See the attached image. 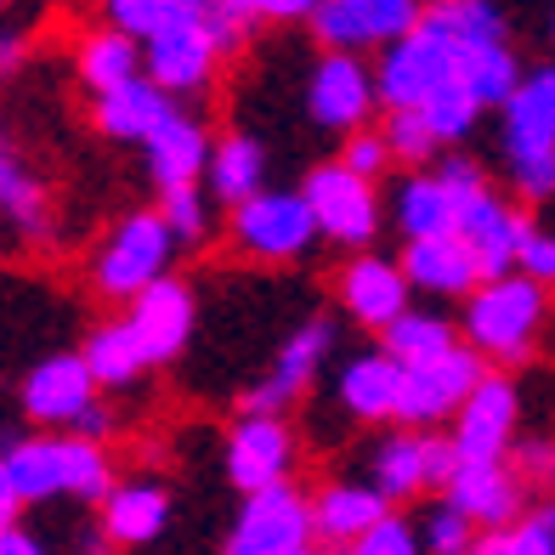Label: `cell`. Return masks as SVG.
Segmentation results:
<instances>
[{
    "mask_svg": "<svg viewBox=\"0 0 555 555\" xmlns=\"http://www.w3.org/2000/svg\"><path fill=\"white\" fill-rule=\"evenodd\" d=\"M539 330H544V284H533V278L504 272V278H482L470 289L465 340L476 358L521 363L539 346Z\"/></svg>",
    "mask_w": 555,
    "mask_h": 555,
    "instance_id": "1",
    "label": "cell"
},
{
    "mask_svg": "<svg viewBox=\"0 0 555 555\" xmlns=\"http://www.w3.org/2000/svg\"><path fill=\"white\" fill-rule=\"evenodd\" d=\"M17 499H103L114 488L103 448L86 437H35L7 453Z\"/></svg>",
    "mask_w": 555,
    "mask_h": 555,
    "instance_id": "2",
    "label": "cell"
},
{
    "mask_svg": "<svg viewBox=\"0 0 555 555\" xmlns=\"http://www.w3.org/2000/svg\"><path fill=\"white\" fill-rule=\"evenodd\" d=\"M504 154H511V176L527 198H550L555 188V74L539 68L516 80L504 96Z\"/></svg>",
    "mask_w": 555,
    "mask_h": 555,
    "instance_id": "3",
    "label": "cell"
},
{
    "mask_svg": "<svg viewBox=\"0 0 555 555\" xmlns=\"http://www.w3.org/2000/svg\"><path fill=\"white\" fill-rule=\"evenodd\" d=\"M170 256H176V244H170L165 221L154 210L125 216L108 233L103 256H96V289H103L108 300H137L147 284H159V278H165Z\"/></svg>",
    "mask_w": 555,
    "mask_h": 555,
    "instance_id": "4",
    "label": "cell"
},
{
    "mask_svg": "<svg viewBox=\"0 0 555 555\" xmlns=\"http://www.w3.org/2000/svg\"><path fill=\"white\" fill-rule=\"evenodd\" d=\"M516 420H521V402H516V386L499 380V374H482L470 386V397L453 409V460L460 465H493L511 453V437H516Z\"/></svg>",
    "mask_w": 555,
    "mask_h": 555,
    "instance_id": "5",
    "label": "cell"
},
{
    "mask_svg": "<svg viewBox=\"0 0 555 555\" xmlns=\"http://www.w3.org/2000/svg\"><path fill=\"white\" fill-rule=\"evenodd\" d=\"M300 205H307L312 227L318 233H330L335 244H369L380 233V198H374V182L363 176H351L340 165H318L307 176V188H300Z\"/></svg>",
    "mask_w": 555,
    "mask_h": 555,
    "instance_id": "6",
    "label": "cell"
},
{
    "mask_svg": "<svg viewBox=\"0 0 555 555\" xmlns=\"http://www.w3.org/2000/svg\"><path fill=\"white\" fill-rule=\"evenodd\" d=\"M233 238H238L244 256H256V261H295L312 249L318 227H312L307 205H300V193L261 188L256 198L233 205Z\"/></svg>",
    "mask_w": 555,
    "mask_h": 555,
    "instance_id": "7",
    "label": "cell"
},
{
    "mask_svg": "<svg viewBox=\"0 0 555 555\" xmlns=\"http://www.w3.org/2000/svg\"><path fill=\"white\" fill-rule=\"evenodd\" d=\"M312 550V516L307 499H300L289 482L249 493L244 516L233 521V539H227L221 555H300Z\"/></svg>",
    "mask_w": 555,
    "mask_h": 555,
    "instance_id": "8",
    "label": "cell"
},
{
    "mask_svg": "<svg viewBox=\"0 0 555 555\" xmlns=\"http://www.w3.org/2000/svg\"><path fill=\"white\" fill-rule=\"evenodd\" d=\"M420 23V0H318L312 7V35L330 52H369L391 46Z\"/></svg>",
    "mask_w": 555,
    "mask_h": 555,
    "instance_id": "9",
    "label": "cell"
},
{
    "mask_svg": "<svg viewBox=\"0 0 555 555\" xmlns=\"http://www.w3.org/2000/svg\"><path fill=\"white\" fill-rule=\"evenodd\" d=\"M448 80H453V52L414 23L402 40L386 46L380 68H374V103H386L391 114L397 108H420L425 96H431L437 86H448Z\"/></svg>",
    "mask_w": 555,
    "mask_h": 555,
    "instance_id": "10",
    "label": "cell"
},
{
    "mask_svg": "<svg viewBox=\"0 0 555 555\" xmlns=\"http://www.w3.org/2000/svg\"><path fill=\"white\" fill-rule=\"evenodd\" d=\"M205 7V0H198ZM221 52H216V40L205 29V17H182V23H170V29H159L154 40H142V80L147 86H159L165 96H182V91H205L210 86V74H216Z\"/></svg>",
    "mask_w": 555,
    "mask_h": 555,
    "instance_id": "11",
    "label": "cell"
},
{
    "mask_svg": "<svg viewBox=\"0 0 555 555\" xmlns=\"http://www.w3.org/2000/svg\"><path fill=\"white\" fill-rule=\"evenodd\" d=\"M482 374H488L482 358H476V351H465V346H453L448 358H437V363L402 369L397 414H391V420H402V425H437V420H448V414L470 397V386L482 380Z\"/></svg>",
    "mask_w": 555,
    "mask_h": 555,
    "instance_id": "12",
    "label": "cell"
},
{
    "mask_svg": "<svg viewBox=\"0 0 555 555\" xmlns=\"http://www.w3.org/2000/svg\"><path fill=\"white\" fill-rule=\"evenodd\" d=\"M119 330L131 335L142 363H170L193 335V289L182 278H159V284H147L131 300V318H125Z\"/></svg>",
    "mask_w": 555,
    "mask_h": 555,
    "instance_id": "13",
    "label": "cell"
},
{
    "mask_svg": "<svg viewBox=\"0 0 555 555\" xmlns=\"http://www.w3.org/2000/svg\"><path fill=\"white\" fill-rule=\"evenodd\" d=\"M527 233H533L527 216L511 210L504 198H493L488 188L470 193L465 205L453 210V238L470 249V261H476V272H482V278H504V272H511Z\"/></svg>",
    "mask_w": 555,
    "mask_h": 555,
    "instance_id": "14",
    "label": "cell"
},
{
    "mask_svg": "<svg viewBox=\"0 0 555 555\" xmlns=\"http://www.w3.org/2000/svg\"><path fill=\"white\" fill-rule=\"evenodd\" d=\"M374 108V74L351 57V52H330L312 80H307V114L330 131H363V119Z\"/></svg>",
    "mask_w": 555,
    "mask_h": 555,
    "instance_id": "15",
    "label": "cell"
},
{
    "mask_svg": "<svg viewBox=\"0 0 555 555\" xmlns=\"http://www.w3.org/2000/svg\"><path fill=\"white\" fill-rule=\"evenodd\" d=\"M295 465V437L278 414H244L233 442H227V470L244 493H261L278 488Z\"/></svg>",
    "mask_w": 555,
    "mask_h": 555,
    "instance_id": "16",
    "label": "cell"
},
{
    "mask_svg": "<svg viewBox=\"0 0 555 555\" xmlns=\"http://www.w3.org/2000/svg\"><path fill=\"white\" fill-rule=\"evenodd\" d=\"M448 504L460 511L470 527L482 533H504L521 511V482L511 476V465L493 460V465H460L448 476Z\"/></svg>",
    "mask_w": 555,
    "mask_h": 555,
    "instance_id": "17",
    "label": "cell"
},
{
    "mask_svg": "<svg viewBox=\"0 0 555 555\" xmlns=\"http://www.w3.org/2000/svg\"><path fill=\"white\" fill-rule=\"evenodd\" d=\"M330 346H335V323H300V330L284 340V351H278V363H272V374L249 391V414H278L284 402H295L300 391L312 386V374H318V363L330 358Z\"/></svg>",
    "mask_w": 555,
    "mask_h": 555,
    "instance_id": "18",
    "label": "cell"
},
{
    "mask_svg": "<svg viewBox=\"0 0 555 555\" xmlns=\"http://www.w3.org/2000/svg\"><path fill=\"white\" fill-rule=\"evenodd\" d=\"M96 402V386L80 363V351H63V358H46L29 380H23V409L40 425H74Z\"/></svg>",
    "mask_w": 555,
    "mask_h": 555,
    "instance_id": "19",
    "label": "cell"
},
{
    "mask_svg": "<svg viewBox=\"0 0 555 555\" xmlns=\"http://www.w3.org/2000/svg\"><path fill=\"white\" fill-rule=\"evenodd\" d=\"M340 300L346 312L369 323V330H386L391 318L409 312V284H402L397 261H380V256H358L346 272H340Z\"/></svg>",
    "mask_w": 555,
    "mask_h": 555,
    "instance_id": "20",
    "label": "cell"
},
{
    "mask_svg": "<svg viewBox=\"0 0 555 555\" xmlns=\"http://www.w3.org/2000/svg\"><path fill=\"white\" fill-rule=\"evenodd\" d=\"M147 147V170H154L159 193H176V188H198L205 176V159H210V137L205 125L188 119V114H170L154 137L142 142Z\"/></svg>",
    "mask_w": 555,
    "mask_h": 555,
    "instance_id": "21",
    "label": "cell"
},
{
    "mask_svg": "<svg viewBox=\"0 0 555 555\" xmlns=\"http://www.w3.org/2000/svg\"><path fill=\"white\" fill-rule=\"evenodd\" d=\"M402 284L409 289H425V295H470L482 284V272H476L470 249L460 238H414L402 249Z\"/></svg>",
    "mask_w": 555,
    "mask_h": 555,
    "instance_id": "22",
    "label": "cell"
},
{
    "mask_svg": "<svg viewBox=\"0 0 555 555\" xmlns=\"http://www.w3.org/2000/svg\"><path fill=\"white\" fill-rule=\"evenodd\" d=\"M170 114H176V103H170L159 86H147L142 74L96 96V125H103L114 142H147Z\"/></svg>",
    "mask_w": 555,
    "mask_h": 555,
    "instance_id": "23",
    "label": "cell"
},
{
    "mask_svg": "<svg viewBox=\"0 0 555 555\" xmlns=\"http://www.w3.org/2000/svg\"><path fill=\"white\" fill-rule=\"evenodd\" d=\"M165 521H170V499L154 482H125V488L103 493V533L125 550L154 544L165 533Z\"/></svg>",
    "mask_w": 555,
    "mask_h": 555,
    "instance_id": "24",
    "label": "cell"
},
{
    "mask_svg": "<svg viewBox=\"0 0 555 555\" xmlns=\"http://www.w3.org/2000/svg\"><path fill=\"white\" fill-rule=\"evenodd\" d=\"M307 516H312V533L323 539H335V544H351L358 533H369L386 511V499L374 493V488H358V482H335V488H323L312 504H307Z\"/></svg>",
    "mask_w": 555,
    "mask_h": 555,
    "instance_id": "25",
    "label": "cell"
},
{
    "mask_svg": "<svg viewBox=\"0 0 555 555\" xmlns=\"http://www.w3.org/2000/svg\"><path fill=\"white\" fill-rule=\"evenodd\" d=\"M205 182L221 205H244L267 188V154L256 137H221L210 142V159H205Z\"/></svg>",
    "mask_w": 555,
    "mask_h": 555,
    "instance_id": "26",
    "label": "cell"
},
{
    "mask_svg": "<svg viewBox=\"0 0 555 555\" xmlns=\"http://www.w3.org/2000/svg\"><path fill=\"white\" fill-rule=\"evenodd\" d=\"M420 29L437 35L448 52H470V46L504 40V17L493 0H437V7H420Z\"/></svg>",
    "mask_w": 555,
    "mask_h": 555,
    "instance_id": "27",
    "label": "cell"
},
{
    "mask_svg": "<svg viewBox=\"0 0 555 555\" xmlns=\"http://www.w3.org/2000/svg\"><path fill=\"white\" fill-rule=\"evenodd\" d=\"M397 386H402V369L386 351L351 358L346 374H340V402H346V414H358V420H391L397 414Z\"/></svg>",
    "mask_w": 555,
    "mask_h": 555,
    "instance_id": "28",
    "label": "cell"
},
{
    "mask_svg": "<svg viewBox=\"0 0 555 555\" xmlns=\"http://www.w3.org/2000/svg\"><path fill=\"white\" fill-rule=\"evenodd\" d=\"M453 74H460V86L476 96V108H499L504 96L516 91L521 63H516V52H511V40H493V46L453 52Z\"/></svg>",
    "mask_w": 555,
    "mask_h": 555,
    "instance_id": "29",
    "label": "cell"
},
{
    "mask_svg": "<svg viewBox=\"0 0 555 555\" xmlns=\"http://www.w3.org/2000/svg\"><path fill=\"white\" fill-rule=\"evenodd\" d=\"M0 216H7L23 238H40L46 227H52V205H46L40 176H29V165L12 154V142H0Z\"/></svg>",
    "mask_w": 555,
    "mask_h": 555,
    "instance_id": "30",
    "label": "cell"
},
{
    "mask_svg": "<svg viewBox=\"0 0 555 555\" xmlns=\"http://www.w3.org/2000/svg\"><path fill=\"white\" fill-rule=\"evenodd\" d=\"M74 68H80V80L103 96V91H114V86H125V80H137V74H142V46L114 35V29H96V35H86Z\"/></svg>",
    "mask_w": 555,
    "mask_h": 555,
    "instance_id": "31",
    "label": "cell"
},
{
    "mask_svg": "<svg viewBox=\"0 0 555 555\" xmlns=\"http://www.w3.org/2000/svg\"><path fill=\"white\" fill-rule=\"evenodd\" d=\"M453 351V330L437 312H402L386 323V358L397 369H420V363H437Z\"/></svg>",
    "mask_w": 555,
    "mask_h": 555,
    "instance_id": "32",
    "label": "cell"
},
{
    "mask_svg": "<svg viewBox=\"0 0 555 555\" xmlns=\"http://www.w3.org/2000/svg\"><path fill=\"white\" fill-rule=\"evenodd\" d=\"M397 227L414 238H453V198L442 193L437 176H414L397 193Z\"/></svg>",
    "mask_w": 555,
    "mask_h": 555,
    "instance_id": "33",
    "label": "cell"
},
{
    "mask_svg": "<svg viewBox=\"0 0 555 555\" xmlns=\"http://www.w3.org/2000/svg\"><path fill=\"white\" fill-rule=\"evenodd\" d=\"M80 363H86V374H91V386L96 391H119V386H131L137 374L147 369L142 358H137V346H131V335L119 330V323H103L91 340H86V351H80Z\"/></svg>",
    "mask_w": 555,
    "mask_h": 555,
    "instance_id": "34",
    "label": "cell"
},
{
    "mask_svg": "<svg viewBox=\"0 0 555 555\" xmlns=\"http://www.w3.org/2000/svg\"><path fill=\"white\" fill-rule=\"evenodd\" d=\"M374 493H380L386 504L391 499H414L425 488L420 476V437H386L380 448H374Z\"/></svg>",
    "mask_w": 555,
    "mask_h": 555,
    "instance_id": "35",
    "label": "cell"
},
{
    "mask_svg": "<svg viewBox=\"0 0 555 555\" xmlns=\"http://www.w3.org/2000/svg\"><path fill=\"white\" fill-rule=\"evenodd\" d=\"M198 12V0H108V29L125 35V40H154L159 29L182 23Z\"/></svg>",
    "mask_w": 555,
    "mask_h": 555,
    "instance_id": "36",
    "label": "cell"
},
{
    "mask_svg": "<svg viewBox=\"0 0 555 555\" xmlns=\"http://www.w3.org/2000/svg\"><path fill=\"white\" fill-rule=\"evenodd\" d=\"M414 114L425 119V131L437 137V147H442V142H460V137H470V125L482 119V108H476V96L460 86V74H453L448 86H437V91L425 96V103H420Z\"/></svg>",
    "mask_w": 555,
    "mask_h": 555,
    "instance_id": "37",
    "label": "cell"
},
{
    "mask_svg": "<svg viewBox=\"0 0 555 555\" xmlns=\"http://www.w3.org/2000/svg\"><path fill=\"white\" fill-rule=\"evenodd\" d=\"M470 539H476V527L453 511V504L442 499L431 516L420 521V533H414V544H420V555H465L470 550Z\"/></svg>",
    "mask_w": 555,
    "mask_h": 555,
    "instance_id": "38",
    "label": "cell"
},
{
    "mask_svg": "<svg viewBox=\"0 0 555 555\" xmlns=\"http://www.w3.org/2000/svg\"><path fill=\"white\" fill-rule=\"evenodd\" d=\"M159 221H165L170 244H198V238L210 233L205 193H198V188H176V193H165V210H159Z\"/></svg>",
    "mask_w": 555,
    "mask_h": 555,
    "instance_id": "39",
    "label": "cell"
},
{
    "mask_svg": "<svg viewBox=\"0 0 555 555\" xmlns=\"http://www.w3.org/2000/svg\"><path fill=\"white\" fill-rule=\"evenodd\" d=\"M380 142H386V154H391V159H409V165H420V159H431V154H437V137L425 131V119H420L414 108H397V114L386 119Z\"/></svg>",
    "mask_w": 555,
    "mask_h": 555,
    "instance_id": "40",
    "label": "cell"
},
{
    "mask_svg": "<svg viewBox=\"0 0 555 555\" xmlns=\"http://www.w3.org/2000/svg\"><path fill=\"white\" fill-rule=\"evenodd\" d=\"M351 555H420V544H414V527L402 516H380L369 533L351 539Z\"/></svg>",
    "mask_w": 555,
    "mask_h": 555,
    "instance_id": "41",
    "label": "cell"
},
{
    "mask_svg": "<svg viewBox=\"0 0 555 555\" xmlns=\"http://www.w3.org/2000/svg\"><path fill=\"white\" fill-rule=\"evenodd\" d=\"M504 550L511 555H555V511L539 504L533 516H521L516 527H504Z\"/></svg>",
    "mask_w": 555,
    "mask_h": 555,
    "instance_id": "42",
    "label": "cell"
},
{
    "mask_svg": "<svg viewBox=\"0 0 555 555\" xmlns=\"http://www.w3.org/2000/svg\"><path fill=\"white\" fill-rule=\"evenodd\" d=\"M340 170H351V176H363V182H374L386 165H391V154H386V142H380V131H351L346 137V154L335 159Z\"/></svg>",
    "mask_w": 555,
    "mask_h": 555,
    "instance_id": "43",
    "label": "cell"
},
{
    "mask_svg": "<svg viewBox=\"0 0 555 555\" xmlns=\"http://www.w3.org/2000/svg\"><path fill=\"white\" fill-rule=\"evenodd\" d=\"M516 267H521V278H533V284H550V272H555V238L550 233H527L521 249H516Z\"/></svg>",
    "mask_w": 555,
    "mask_h": 555,
    "instance_id": "44",
    "label": "cell"
},
{
    "mask_svg": "<svg viewBox=\"0 0 555 555\" xmlns=\"http://www.w3.org/2000/svg\"><path fill=\"white\" fill-rule=\"evenodd\" d=\"M453 470H460V460H453L448 437H420V476H425V488H448Z\"/></svg>",
    "mask_w": 555,
    "mask_h": 555,
    "instance_id": "45",
    "label": "cell"
},
{
    "mask_svg": "<svg viewBox=\"0 0 555 555\" xmlns=\"http://www.w3.org/2000/svg\"><path fill=\"white\" fill-rule=\"evenodd\" d=\"M221 7H233L244 23H249V17H278V23H295V17H312L318 0H221Z\"/></svg>",
    "mask_w": 555,
    "mask_h": 555,
    "instance_id": "46",
    "label": "cell"
},
{
    "mask_svg": "<svg viewBox=\"0 0 555 555\" xmlns=\"http://www.w3.org/2000/svg\"><path fill=\"white\" fill-rule=\"evenodd\" d=\"M516 482H550V442H521V453H516Z\"/></svg>",
    "mask_w": 555,
    "mask_h": 555,
    "instance_id": "47",
    "label": "cell"
},
{
    "mask_svg": "<svg viewBox=\"0 0 555 555\" xmlns=\"http://www.w3.org/2000/svg\"><path fill=\"white\" fill-rule=\"evenodd\" d=\"M17 511H23V499H17L12 476H7V460H0V533H7V527H17Z\"/></svg>",
    "mask_w": 555,
    "mask_h": 555,
    "instance_id": "48",
    "label": "cell"
},
{
    "mask_svg": "<svg viewBox=\"0 0 555 555\" xmlns=\"http://www.w3.org/2000/svg\"><path fill=\"white\" fill-rule=\"evenodd\" d=\"M0 555H46V550H40V539L23 533V527H7V533H0Z\"/></svg>",
    "mask_w": 555,
    "mask_h": 555,
    "instance_id": "49",
    "label": "cell"
},
{
    "mask_svg": "<svg viewBox=\"0 0 555 555\" xmlns=\"http://www.w3.org/2000/svg\"><path fill=\"white\" fill-rule=\"evenodd\" d=\"M23 52H29V40H23V35H0V80L23 63Z\"/></svg>",
    "mask_w": 555,
    "mask_h": 555,
    "instance_id": "50",
    "label": "cell"
},
{
    "mask_svg": "<svg viewBox=\"0 0 555 555\" xmlns=\"http://www.w3.org/2000/svg\"><path fill=\"white\" fill-rule=\"evenodd\" d=\"M465 555H511V550H504V533H482V539H470Z\"/></svg>",
    "mask_w": 555,
    "mask_h": 555,
    "instance_id": "51",
    "label": "cell"
},
{
    "mask_svg": "<svg viewBox=\"0 0 555 555\" xmlns=\"http://www.w3.org/2000/svg\"><path fill=\"white\" fill-rule=\"evenodd\" d=\"M0 7H7V0H0Z\"/></svg>",
    "mask_w": 555,
    "mask_h": 555,
    "instance_id": "52",
    "label": "cell"
}]
</instances>
